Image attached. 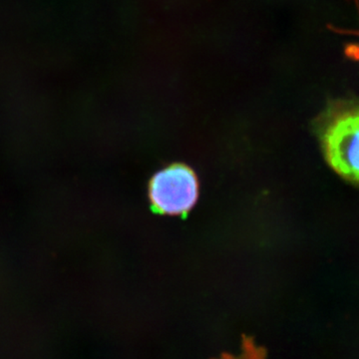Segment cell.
<instances>
[{"mask_svg":"<svg viewBox=\"0 0 359 359\" xmlns=\"http://www.w3.org/2000/svg\"><path fill=\"white\" fill-rule=\"evenodd\" d=\"M316 129L330 167L359 184V104H332L318 118Z\"/></svg>","mask_w":359,"mask_h":359,"instance_id":"6da1fadb","label":"cell"},{"mask_svg":"<svg viewBox=\"0 0 359 359\" xmlns=\"http://www.w3.org/2000/svg\"><path fill=\"white\" fill-rule=\"evenodd\" d=\"M356 4H358V0H356ZM358 6L359 8L358 4ZM342 33H348V34L358 35V36H359V30H358V32H342Z\"/></svg>","mask_w":359,"mask_h":359,"instance_id":"3957f363","label":"cell"},{"mask_svg":"<svg viewBox=\"0 0 359 359\" xmlns=\"http://www.w3.org/2000/svg\"><path fill=\"white\" fill-rule=\"evenodd\" d=\"M199 197V181L190 167L174 164L156 173L149 185L153 211L169 216H186Z\"/></svg>","mask_w":359,"mask_h":359,"instance_id":"7a4b0ae2","label":"cell"}]
</instances>
